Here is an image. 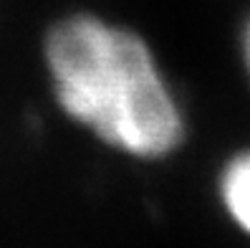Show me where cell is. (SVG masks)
<instances>
[{"label": "cell", "instance_id": "1", "mask_svg": "<svg viewBox=\"0 0 250 248\" xmlns=\"http://www.w3.org/2000/svg\"><path fill=\"white\" fill-rule=\"evenodd\" d=\"M56 107L109 150L167 159L187 139V112L154 48L134 28L96 13H68L43 36Z\"/></svg>", "mask_w": 250, "mask_h": 248}, {"label": "cell", "instance_id": "2", "mask_svg": "<svg viewBox=\"0 0 250 248\" xmlns=\"http://www.w3.org/2000/svg\"><path fill=\"white\" fill-rule=\"evenodd\" d=\"M217 203L228 221L250 238V147L232 152L215 180Z\"/></svg>", "mask_w": 250, "mask_h": 248}, {"label": "cell", "instance_id": "3", "mask_svg": "<svg viewBox=\"0 0 250 248\" xmlns=\"http://www.w3.org/2000/svg\"><path fill=\"white\" fill-rule=\"evenodd\" d=\"M240 61H243V71H245V79L250 84V16L243 23V31H240Z\"/></svg>", "mask_w": 250, "mask_h": 248}]
</instances>
